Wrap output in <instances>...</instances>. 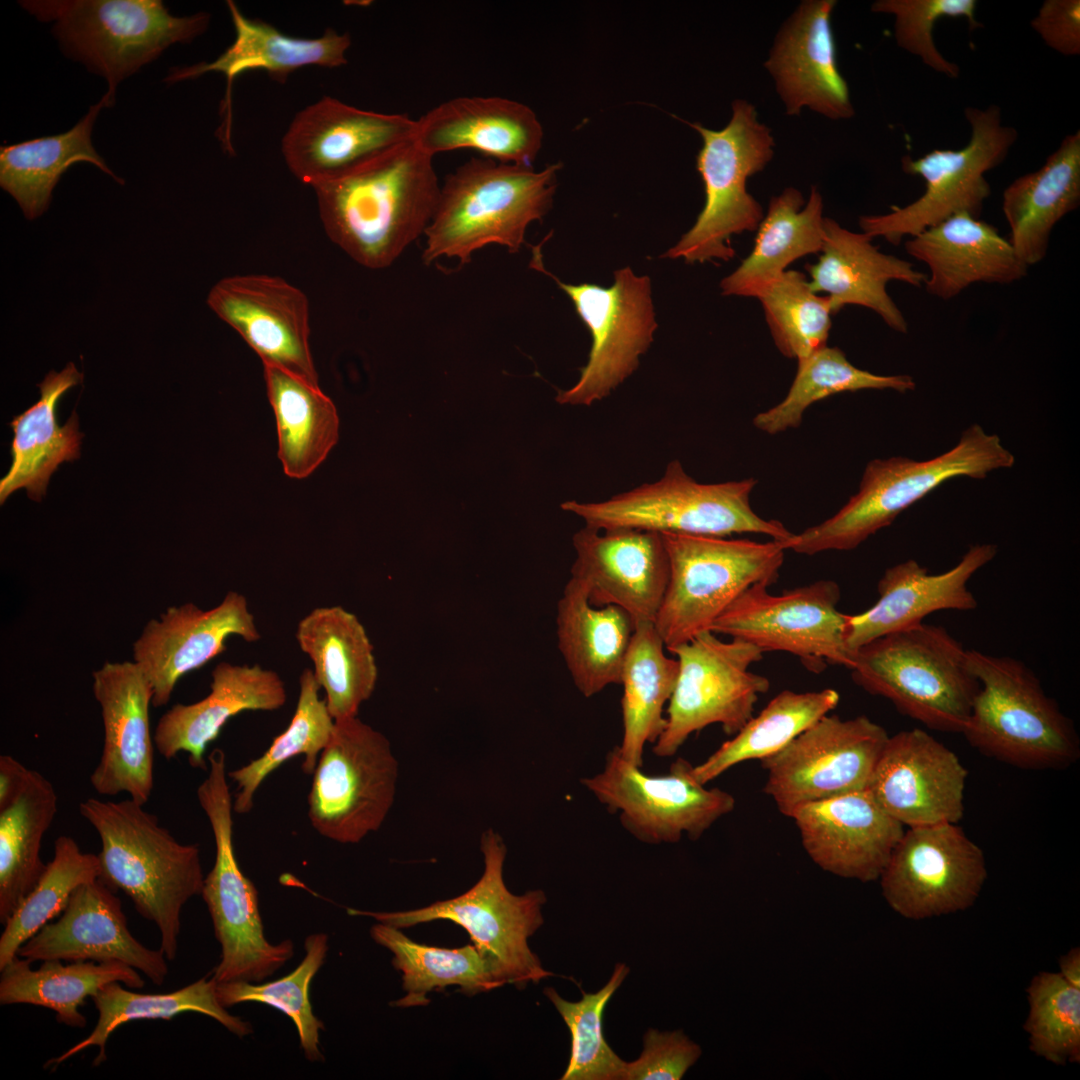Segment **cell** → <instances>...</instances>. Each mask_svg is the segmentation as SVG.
<instances>
[{"instance_id":"cell-21","label":"cell","mask_w":1080,"mask_h":1080,"mask_svg":"<svg viewBox=\"0 0 1080 1080\" xmlns=\"http://www.w3.org/2000/svg\"><path fill=\"white\" fill-rule=\"evenodd\" d=\"M415 131L416 120L405 114L363 110L325 96L295 115L281 149L292 174L313 188L413 140Z\"/></svg>"},{"instance_id":"cell-14","label":"cell","mask_w":1080,"mask_h":1080,"mask_svg":"<svg viewBox=\"0 0 1080 1080\" xmlns=\"http://www.w3.org/2000/svg\"><path fill=\"white\" fill-rule=\"evenodd\" d=\"M308 793V818L321 836L359 843L377 831L395 798L398 761L389 740L357 716L335 720Z\"/></svg>"},{"instance_id":"cell-3","label":"cell","mask_w":1080,"mask_h":1080,"mask_svg":"<svg viewBox=\"0 0 1080 1080\" xmlns=\"http://www.w3.org/2000/svg\"><path fill=\"white\" fill-rule=\"evenodd\" d=\"M561 163L532 167L471 158L448 174L427 227L422 260L455 258L461 265L490 244L517 253L528 226L550 210Z\"/></svg>"},{"instance_id":"cell-20","label":"cell","mask_w":1080,"mask_h":1080,"mask_svg":"<svg viewBox=\"0 0 1080 1080\" xmlns=\"http://www.w3.org/2000/svg\"><path fill=\"white\" fill-rule=\"evenodd\" d=\"M987 875L982 849L957 823H940L904 830L879 879L895 912L921 920L971 907Z\"/></svg>"},{"instance_id":"cell-22","label":"cell","mask_w":1080,"mask_h":1080,"mask_svg":"<svg viewBox=\"0 0 1080 1080\" xmlns=\"http://www.w3.org/2000/svg\"><path fill=\"white\" fill-rule=\"evenodd\" d=\"M967 776L953 751L914 728L888 737L868 790L903 826L958 823Z\"/></svg>"},{"instance_id":"cell-36","label":"cell","mask_w":1080,"mask_h":1080,"mask_svg":"<svg viewBox=\"0 0 1080 1080\" xmlns=\"http://www.w3.org/2000/svg\"><path fill=\"white\" fill-rule=\"evenodd\" d=\"M295 637L334 720L357 716L378 679L373 646L357 616L341 606L314 608L299 621Z\"/></svg>"},{"instance_id":"cell-16","label":"cell","mask_w":1080,"mask_h":1080,"mask_svg":"<svg viewBox=\"0 0 1080 1080\" xmlns=\"http://www.w3.org/2000/svg\"><path fill=\"white\" fill-rule=\"evenodd\" d=\"M641 768L615 746L603 769L581 783L643 843L672 844L684 835L697 840L735 807L729 792L698 782L693 765L684 758L676 759L664 775H648Z\"/></svg>"},{"instance_id":"cell-51","label":"cell","mask_w":1080,"mask_h":1080,"mask_svg":"<svg viewBox=\"0 0 1080 1080\" xmlns=\"http://www.w3.org/2000/svg\"><path fill=\"white\" fill-rule=\"evenodd\" d=\"M98 856L83 852L70 836H59L54 856L30 893L4 924L0 937V969L17 956L19 948L63 912L80 886L99 878Z\"/></svg>"},{"instance_id":"cell-18","label":"cell","mask_w":1080,"mask_h":1080,"mask_svg":"<svg viewBox=\"0 0 1080 1080\" xmlns=\"http://www.w3.org/2000/svg\"><path fill=\"white\" fill-rule=\"evenodd\" d=\"M768 587L758 583L746 589L711 631L749 642L763 653H790L812 672H821L825 664L849 669L854 652L847 645L849 615L837 609L839 585L819 580L778 595Z\"/></svg>"},{"instance_id":"cell-54","label":"cell","mask_w":1080,"mask_h":1080,"mask_svg":"<svg viewBox=\"0 0 1080 1080\" xmlns=\"http://www.w3.org/2000/svg\"><path fill=\"white\" fill-rule=\"evenodd\" d=\"M777 349L802 359L827 345L834 314L827 296L815 293L806 276L787 270L758 297Z\"/></svg>"},{"instance_id":"cell-24","label":"cell","mask_w":1080,"mask_h":1080,"mask_svg":"<svg viewBox=\"0 0 1080 1080\" xmlns=\"http://www.w3.org/2000/svg\"><path fill=\"white\" fill-rule=\"evenodd\" d=\"M92 677L104 743L90 783L100 795L126 793L145 805L154 787L153 687L134 661L106 662Z\"/></svg>"},{"instance_id":"cell-39","label":"cell","mask_w":1080,"mask_h":1080,"mask_svg":"<svg viewBox=\"0 0 1080 1080\" xmlns=\"http://www.w3.org/2000/svg\"><path fill=\"white\" fill-rule=\"evenodd\" d=\"M1080 204V131L1063 138L1043 165L1012 181L1002 196L1009 242L1028 266L1041 262L1055 225Z\"/></svg>"},{"instance_id":"cell-49","label":"cell","mask_w":1080,"mask_h":1080,"mask_svg":"<svg viewBox=\"0 0 1080 1080\" xmlns=\"http://www.w3.org/2000/svg\"><path fill=\"white\" fill-rule=\"evenodd\" d=\"M797 361L796 376L785 398L754 417L758 430L773 435L796 428L810 405L837 393L865 389L906 393L916 388L910 375H878L857 368L837 347L826 345Z\"/></svg>"},{"instance_id":"cell-23","label":"cell","mask_w":1080,"mask_h":1080,"mask_svg":"<svg viewBox=\"0 0 1080 1080\" xmlns=\"http://www.w3.org/2000/svg\"><path fill=\"white\" fill-rule=\"evenodd\" d=\"M207 304L263 364L319 386L309 345V302L300 289L276 276L236 275L216 283Z\"/></svg>"},{"instance_id":"cell-35","label":"cell","mask_w":1080,"mask_h":1080,"mask_svg":"<svg viewBox=\"0 0 1080 1080\" xmlns=\"http://www.w3.org/2000/svg\"><path fill=\"white\" fill-rule=\"evenodd\" d=\"M905 250L927 266L923 286L942 300L975 283L1011 284L1023 279L1029 268L997 228L966 213L908 238Z\"/></svg>"},{"instance_id":"cell-48","label":"cell","mask_w":1080,"mask_h":1080,"mask_svg":"<svg viewBox=\"0 0 1080 1080\" xmlns=\"http://www.w3.org/2000/svg\"><path fill=\"white\" fill-rule=\"evenodd\" d=\"M840 700L832 688L819 691L783 690L732 738L722 743L692 774L701 784L748 760H763L782 750L821 717L834 710Z\"/></svg>"},{"instance_id":"cell-59","label":"cell","mask_w":1080,"mask_h":1080,"mask_svg":"<svg viewBox=\"0 0 1080 1080\" xmlns=\"http://www.w3.org/2000/svg\"><path fill=\"white\" fill-rule=\"evenodd\" d=\"M31 769L10 755L0 756V809L9 805L25 787Z\"/></svg>"},{"instance_id":"cell-6","label":"cell","mask_w":1080,"mask_h":1080,"mask_svg":"<svg viewBox=\"0 0 1080 1080\" xmlns=\"http://www.w3.org/2000/svg\"><path fill=\"white\" fill-rule=\"evenodd\" d=\"M849 670L863 690L942 732L962 733L979 689L968 649L944 627L924 622L862 645Z\"/></svg>"},{"instance_id":"cell-45","label":"cell","mask_w":1080,"mask_h":1080,"mask_svg":"<svg viewBox=\"0 0 1080 1080\" xmlns=\"http://www.w3.org/2000/svg\"><path fill=\"white\" fill-rule=\"evenodd\" d=\"M370 934L376 943L391 951L392 964L402 973L406 994L394 1006L427 1005V993L452 985L473 996L507 984L498 965L475 945L454 949L427 946L380 922L372 926Z\"/></svg>"},{"instance_id":"cell-34","label":"cell","mask_w":1080,"mask_h":1080,"mask_svg":"<svg viewBox=\"0 0 1080 1080\" xmlns=\"http://www.w3.org/2000/svg\"><path fill=\"white\" fill-rule=\"evenodd\" d=\"M806 269L811 289L826 294L834 314L846 305L866 307L903 334L908 332V323L886 286L900 281L921 287L926 278L912 263L881 252L864 232L847 230L826 217L819 259Z\"/></svg>"},{"instance_id":"cell-46","label":"cell","mask_w":1080,"mask_h":1080,"mask_svg":"<svg viewBox=\"0 0 1080 1080\" xmlns=\"http://www.w3.org/2000/svg\"><path fill=\"white\" fill-rule=\"evenodd\" d=\"M215 988L216 981L207 977L163 994L137 993L123 988L119 982L109 983L91 998L98 1011L93 1031L59 1057L49 1060L45 1067L59 1065L92 1046L99 1049L93 1065H100L107 1058L106 1044L111 1034L121 1025L136 1020H171L182 1013L196 1012L213 1018L240 1038L251 1034V1024L227 1012L218 1001Z\"/></svg>"},{"instance_id":"cell-56","label":"cell","mask_w":1080,"mask_h":1080,"mask_svg":"<svg viewBox=\"0 0 1080 1080\" xmlns=\"http://www.w3.org/2000/svg\"><path fill=\"white\" fill-rule=\"evenodd\" d=\"M975 0H878L871 9L895 18V39L901 48L917 56L927 67L950 78H957L960 68L946 59L936 47L933 30L944 17L965 18L972 29L976 20Z\"/></svg>"},{"instance_id":"cell-53","label":"cell","mask_w":1080,"mask_h":1080,"mask_svg":"<svg viewBox=\"0 0 1080 1080\" xmlns=\"http://www.w3.org/2000/svg\"><path fill=\"white\" fill-rule=\"evenodd\" d=\"M628 973L629 967L625 963H617L600 990L582 992V998L577 1002L562 998L552 987L544 989L571 1033V1056L562 1080H624L627 1061L606 1042L603 1014Z\"/></svg>"},{"instance_id":"cell-37","label":"cell","mask_w":1080,"mask_h":1080,"mask_svg":"<svg viewBox=\"0 0 1080 1080\" xmlns=\"http://www.w3.org/2000/svg\"><path fill=\"white\" fill-rule=\"evenodd\" d=\"M634 629L627 612L614 605L594 606L582 583L570 577L557 604V643L584 697L620 684Z\"/></svg>"},{"instance_id":"cell-38","label":"cell","mask_w":1080,"mask_h":1080,"mask_svg":"<svg viewBox=\"0 0 1080 1080\" xmlns=\"http://www.w3.org/2000/svg\"><path fill=\"white\" fill-rule=\"evenodd\" d=\"M82 379L72 362L60 372L51 371L38 385L39 400L10 422L14 433L12 462L0 480L1 504L21 488L26 489L29 498L40 501L58 466L79 458L84 434L79 431L78 416L73 412L60 426L56 410L61 397Z\"/></svg>"},{"instance_id":"cell-27","label":"cell","mask_w":1080,"mask_h":1080,"mask_svg":"<svg viewBox=\"0 0 1080 1080\" xmlns=\"http://www.w3.org/2000/svg\"><path fill=\"white\" fill-rule=\"evenodd\" d=\"M31 963L45 960L121 962L162 985L168 974L161 949H149L130 933L116 893L99 879L77 888L60 917L18 950Z\"/></svg>"},{"instance_id":"cell-10","label":"cell","mask_w":1080,"mask_h":1080,"mask_svg":"<svg viewBox=\"0 0 1080 1080\" xmlns=\"http://www.w3.org/2000/svg\"><path fill=\"white\" fill-rule=\"evenodd\" d=\"M669 561L665 594L653 622L666 650L711 631L717 618L749 587L773 585L786 549L765 543L661 534Z\"/></svg>"},{"instance_id":"cell-29","label":"cell","mask_w":1080,"mask_h":1080,"mask_svg":"<svg viewBox=\"0 0 1080 1080\" xmlns=\"http://www.w3.org/2000/svg\"><path fill=\"white\" fill-rule=\"evenodd\" d=\"M835 0H806L784 22L764 63L789 116L808 108L832 120L854 115L830 24Z\"/></svg>"},{"instance_id":"cell-26","label":"cell","mask_w":1080,"mask_h":1080,"mask_svg":"<svg viewBox=\"0 0 1080 1080\" xmlns=\"http://www.w3.org/2000/svg\"><path fill=\"white\" fill-rule=\"evenodd\" d=\"M232 635L261 638L246 597L236 591L209 610L185 603L151 619L133 644V661L153 687L152 706L166 705L178 680L225 651Z\"/></svg>"},{"instance_id":"cell-42","label":"cell","mask_w":1080,"mask_h":1080,"mask_svg":"<svg viewBox=\"0 0 1080 1080\" xmlns=\"http://www.w3.org/2000/svg\"><path fill=\"white\" fill-rule=\"evenodd\" d=\"M0 1004H30L56 1013V1020L73 1028L86 1026L79 1008L105 985L123 983L139 989L144 980L135 968L121 962L99 963L45 960L38 969L18 955L0 969Z\"/></svg>"},{"instance_id":"cell-28","label":"cell","mask_w":1080,"mask_h":1080,"mask_svg":"<svg viewBox=\"0 0 1080 1080\" xmlns=\"http://www.w3.org/2000/svg\"><path fill=\"white\" fill-rule=\"evenodd\" d=\"M790 818L815 864L861 882L880 878L904 832L868 788L805 804Z\"/></svg>"},{"instance_id":"cell-9","label":"cell","mask_w":1080,"mask_h":1080,"mask_svg":"<svg viewBox=\"0 0 1080 1080\" xmlns=\"http://www.w3.org/2000/svg\"><path fill=\"white\" fill-rule=\"evenodd\" d=\"M207 760L208 775L197 788V798L215 841L214 865L204 878L201 892L221 948L212 978L217 983H258L291 959L294 944L289 939L272 944L265 937L258 891L241 870L234 851V810L226 755L215 748Z\"/></svg>"},{"instance_id":"cell-40","label":"cell","mask_w":1080,"mask_h":1080,"mask_svg":"<svg viewBox=\"0 0 1080 1080\" xmlns=\"http://www.w3.org/2000/svg\"><path fill=\"white\" fill-rule=\"evenodd\" d=\"M824 218L823 199L816 187H812L807 201L794 187L773 196L757 228L752 251L722 279V294L758 299L794 261L820 253Z\"/></svg>"},{"instance_id":"cell-4","label":"cell","mask_w":1080,"mask_h":1080,"mask_svg":"<svg viewBox=\"0 0 1080 1080\" xmlns=\"http://www.w3.org/2000/svg\"><path fill=\"white\" fill-rule=\"evenodd\" d=\"M1014 463V455L998 435L973 424L962 432L951 450L932 459L916 461L894 456L868 462L858 492L836 514L793 534L782 545L806 555L853 550L943 482L959 476L984 479L990 472L1010 468Z\"/></svg>"},{"instance_id":"cell-8","label":"cell","mask_w":1080,"mask_h":1080,"mask_svg":"<svg viewBox=\"0 0 1080 1080\" xmlns=\"http://www.w3.org/2000/svg\"><path fill=\"white\" fill-rule=\"evenodd\" d=\"M754 478L703 484L672 460L662 477L600 502L566 501L564 511L596 529H637L659 534L728 537L758 533L784 543L792 536L780 521L766 520L750 505Z\"/></svg>"},{"instance_id":"cell-2","label":"cell","mask_w":1080,"mask_h":1080,"mask_svg":"<svg viewBox=\"0 0 1080 1080\" xmlns=\"http://www.w3.org/2000/svg\"><path fill=\"white\" fill-rule=\"evenodd\" d=\"M79 812L100 838L98 879L115 893L122 891L157 926L160 949L167 960L175 959L183 906L203 888L198 844L177 841L156 815L130 797H91L79 804Z\"/></svg>"},{"instance_id":"cell-13","label":"cell","mask_w":1080,"mask_h":1080,"mask_svg":"<svg viewBox=\"0 0 1080 1080\" xmlns=\"http://www.w3.org/2000/svg\"><path fill=\"white\" fill-rule=\"evenodd\" d=\"M970 138L961 149H934L916 159L905 156L902 169L925 182L924 193L884 214L863 215L859 226L872 239L898 245L947 218L966 213L980 218L991 194L985 174L1000 165L1016 142L1015 128L1004 125L997 105L966 107Z\"/></svg>"},{"instance_id":"cell-60","label":"cell","mask_w":1080,"mask_h":1080,"mask_svg":"<svg viewBox=\"0 0 1080 1080\" xmlns=\"http://www.w3.org/2000/svg\"><path fill=\"white\" fill-rule=\"evenodd\" d=\"M1059 974L1069 984L1076 988H1080V949L1079 947L1072 948L1067 954L1061 956L1059 960Z\"/></svg>"},{"instance_id":"cell-5","label":"cell","mask_w":1080,"mask_h":1080,"mask_svg":"<svg viewBox=\"0 0 1080 1080\" xmlns=\"http://www.w3.org/2000/svg\"><path fill=\"white\" fill-rule=\"evenodd\" d=\"M38 21L53 23L63 54L103 77L106 106L118 85L173 44H187L208 28L210 14L171 15L161 0H22Z\"/></svg>"},{"instance_id":"cell-52","label":"cell","mask_w":1080,"mask_h":1080,"mask_svg":"<svg viewBox=\"0 0 1080 1080\" xmlns=\"http://www.w3.org/2000/svg\"><path fill=\"white\" fill-rule=\"evenodd\" d=\"M305 956L288 975L275 981L254 983L246 981L216 982V995L220 1004L232 1007L244 1002H258L271 1006L294 1023L300 1046L307 1060L323 1061L320 1051V1032L324 1024L313 1013L310 1002V985L328 951V936L313 933L304 942Z\"/></svg>"},{"instance_id":"cell-43","label":"cell","mask_w":1080,"mask_h":1080,"mask_svg":"<svg viewBox=\"0 0 1080 1080\" xmlns=\"http://www.w3.org/2000/svg\"><path fill=\"white\" fill-rule=\"evenodd\" d=\"M263 365L276 419L278 457L287 476L306 478L338 441L337 410L319 386L277 366Z\"/></svg>"},{"instance_id":"cell-47","label":"cell","mask_w":1080,"mask_h":1080,"mask_svg":"<svg viewBox=\"0 0 1080 1080\" xmlns=\"http://www.w3.org/2000/svg\"><path fill=\"white\" fill-rule=\"evenodd\" d=\"M52 783L30 771L20 794L0 809V922L4 925L34 888L46 868L42 839L57 813Z\"/></svg>"},{"instance_id":"cell-30","label":"cell","mask_w":1080,"mask_h":1080,"mask_svg":"<svg viewBox=\"0 0 1080 1080\" xmlns=\"http://www.w3.org/2000/svg\"><path fill=\"white\" fill-rule=\"evenodd\" d=\"M997 552L995 544H974L954 567L939 574L928 573L913 559L887 568L877 583L876 603L849 615V649L854 652L874 639L917 626L936 611L976 609L978 602L968 582Z\"/></svg>"},{"instance_id":"cell-17","label":"cell","mask_w":1080,"mask_h":1080,"mask_svg":"<svg viewBox=\"0 0 1080 1080\" xmlns=\"http://www.w3.org/2000/svg\"><path fill=\"white\" fill-rule=\"evenodd\" d=\"M539 247L533 248L532 265L551 276L567 294L592 337L588 361L578 381L556 396L560 404L590 406L610 395L639 366V359L653 341L657 328L648 276H637L629 267L614 272V282L564 283L542 265Z\"/></svg>"},{"instance_id":"cell-32","label":"cell","mask_w":1080,"mask_h":1080,"mask_svg":"<svg viewBox=\"0 0 1080 1080\" xmlns=\"http://www.w3.org/2000/svg\"><path fill=\"white\" fill-rule=\"evenodd\" d=\"M534 111L497 96L449 99L416 120L414 141L425 153L472 149L502 163L532 167L543 141Z\"/></svg>"},{"instance_id":"cell-15","label":"cell","mask_w":1080,"mask_h":1080,"mask_svg":"<svg viewBox=\"0 0 1080 1080\" xmlns=\"http://www.w3.org/2000/svg\"><path fill=\"white\" fill-rule=\"evenodd\" d=\"M668 651L679 669L664 729L653 744L658 757L675 755L691 734L711 724L735 735L753 716L759 695L769 690V679L750 671L763 652L749 642L723 641L706 631Z\"/></svg>"},{"instance_id":"cell-58","label":"cell","mask_w":1080,"mask_h":1080,"mask_svg":"<svg viewBox=\"0 0 1080 1080\" xmlns=\"http://www.w3.org/2000/svg\"><path fill=\"white\" fill-rule=\"evenodd\" d=\"M1044 43L1065 56L1080 54V1L1045 0L1031 20Z\"/></svg>"},{"instance_id":"cell-41","label":"cell","mask_w":1080,"mask_h":1080,"mask_svg":"<svg viewBox=\"0 0 1080 1080\" xmlns=\"http://www.w3.org/2000/svg\"><path fill=\"white\" fill-rule=\"evenodd\" d=\"M102 108L101 98L70 130L23 141L0 149V186L18 203L25 217L44 213L62 174L77 162H88L124 184L92 144V130Z\"/></svg>"},{"instance_id":"cell-31","label":"cell","mask_w":1080,"mask_h":1080,"mask_svg":"<svg viewBox=\"0 0 1080 1080\" xmlns=\"http://www.w3.org/2000/svg\"><path fill=\"white\" fill-rule=\"evenodd\" d=\"M227 6L235 30L232 44L212 62L170 68L164 82L174 84L208 72L225 76L226 92L221 107L223 119L219 138L224 148L231 151V92L236 77L248 70L261 69L275 81L284 83L292 72L306 66L340 67L347 63L346 53L351 46V37L332 28H327L317 38L290 36L263 20L246 17L231 0L227 1Z\"/></svg>"},{"instance_id":"cell-7","label":"cell","mask_w":1080,"mask_h":1080,"mask_svg":"<svg viewBox=\"0 0 1080 1080\" xmlns=\"http://www.w3.org/2000/svg\"><path fill=\"white\" fill-rule=\"evenodd\" d=\"M979 682L962 731L984 755L1023 769H1063L1080 756L1075 726L1019 659L968 649Z\"/></svg>"},{"instance_id":"cell-55","label":"cell","mask_w":1080,"mask_h":1080,"mask_svg":"<svg viewBox=\"0 0 1080 1080\" xmlns=\"http://www.w3.org/2000/svg\"><path fill=\"white\" fill-rule=\"evenodd\" d=\"M1024 1029L1030 1050L1057 1065L1080 1061V988L1059 972H1040L1027 988Z\"/></svg>"},{"instance_id":"cell-11","label":"cell","mask_w":1080,"mask_h":1080,"mask_svg":"<svg viewBox=\"0 0 1080 1080\" xmlns=\"http://www.w3.org/2000/svg\"><path fill=\"white\" fill-rule=\"evenodd\" d=\"M690 126L703 141L696 168L705 203L694 225L662 257L687 263L729 261L735 255L731 237L757 230L764 217L760 203L747 191V180L773 158L774 138L755 107L743 99L733 101L731 119L723 129Z\"/></svg>"},{"instance_id":"cell-19","label":"cell","mask_w":1080,"mask_h":1080,"mask_svg":"<svg viewBox=\"0 0 1080 1080\" xmlns=\"http://www.w3.org/2000/svg\"><path fill=\"white\" fill-rule=\"evenodd\" d=\"M886 730L861 715H825L774 755L761 760L765 793L791 817L808 803L867 789L887 742Z\"/></svg>"},{"instance_id":"cell-44","label":"cell","mask_w":1080,"mask_h":1080,"mask_svg":"<svg viewBox=\"0 0 1080 1080\" xmlns=\"http://www.w3.org/2000/svg\"><path fill=\"white\" fill-rule=\"evenodd\" d=\"M665 649L653 623L635 625L621 673L623 734L618 749L639 767L646 744H654L664 729V708L678 676V661Z\"/></svg>"},{"instance_id":"cell-50","label":"cell","mask_w":1080,"mask_h":1080,"mask_svg":"<svg viewBox=\"0 0 1080 1080\" xmlns=\"http://www.w3.org/2000/svg\"><path fill=\"white\" fill-rule=\"evenodd\" d=\"M320 689L312 669H304L299 677L296 709L288 727L274 738L260 757L228 771V778L238 789L233 800L236 813H249L255 794L264 780L291 758L304 755L302 771L313 774L335 726L325 699L319 696Z\"/></svg>"},{"instance_id":"cell-33","label":"cell","mask_w":1080,"mask_h":1080,"mask_svg":"<svg viewBox=\"0 0 1080 1080\" xmlns=\"http://www.w3.org/2000/svg\"><path fill=\"white\" fill-rule=\"evenodd\" d=\"M287 701L279 674L258 664L221 662L211 673L210 692L191 704H175L158 721L153 738L157 752L172 759L180 752L189 764L208 770L205 754L224 725L244 711H275Z\"/></svg>"},{"instance_id":"cell-57","label":"cell","mask_w":1080,"mask_h":1080,"mask_svg":"<svg viewBox=\"0 0 1080 1080\" xmlns=\"http://www.w3.org/2000/svg\"><path fill=\"white\" fill-rule=\"evenodd\" d=\"M701 1054V1047L682 1030L649 1028L640 1056L626 1063L624 1080H680Z\"/></svg>"},{"instance_id":"cell-25","label":"cell","mask_w":1080,"mask_h":1080,"mask_svg":"<svg viewBox=\"0 0 1080 1080\" xmlns=\"http://www.w3.org/2000/svg\"><path fill=\"white\" fill-rule=\"evenodd\" d=\"M572 578L585 587L594 606L614 605L634 624L653 623L669 578L662 535L637 529L585 526L572 538Z\"/></svg>"},{"instance_id":"cell-12","label":"cell","mask_w":1080,"mask_h":1080,"mask_svg":"<svg viewBox=\"0 0 1080 1080\" xmlns=\"http://www.w3.org/2000/svg\"><path fill=\"white\" fill-rule=\"evenodd\" d=\"M484 872L465 893L429 906L399 912H371L349 908L352 916L372 917L395 928H407L434 920H449L462 926L473 944L500 968L507 984L524 988L552 975L545 970L528 939L543 924L541 908L546 902L542 890L522 895L510 892L503 879L506 846L501 836L488 829L481 836Z\"/></svg>"},{"instance_id":"cell-1","label":"cell","mask_w":1080,"mask_h":1080,"mask_svg":"<svg viewBox=\"0 0 1080 1080\" xmlns=\"http://www.w3.org/2000/svg\"><path fill=\"white\" fill-rule=\"evenodd\" d=\"M440 188L433 157L414 139L313 187L328 237L369 269L390 266L424 235Z\"/></svg>"}]
</instances>
